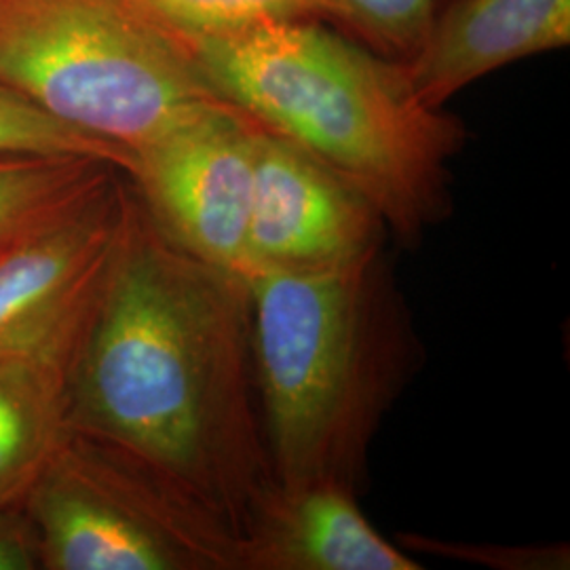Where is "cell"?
<instances>
[{
  "instance_id": "1",
  "label": "cell",
  "mask_w": 570,
  "mask_h": 570,
  "mask_svg": "<svg viewBox=\"0 0 570 570\" xmlns=\"http://www.w3.org/2000/svg\"><path fill=\"white\" fill-rule=\"evenodd\" d=\"M70 428L157 471L237 537L275 484L247 279L165 237L136 188L72 370Z\"/></svg>"
},
{
  "instance_id": "2",
  "label": "cell",
  "mask_w": 570,
  "mask_h": 570,
  "mask_svg": "<svg viewBox=\"0 0 570 570\" xmlns=\"http://www.w3.org/2000/svg\"><path fill=\"white\" fill-rule=\"evenodd\" d=\"M176 45L225 102L355 186L402 247L449 218L450 161L465 127L421 102L402 63L320 21Z\"/></svg>"
},
{
  "instance_id": "3",
  "label": "cell",
  "mask_w": 570,
  "mask_h": 570,
  "mask_svg": "<svg viewBox=\"0 0 570 570\" xmlns=\"http://www.w3.org/2000/svg\"><path fill=\"white\" fill-rule=\"evenodd\" d=\"M275 482L362 492L383 421L425 360L385 245L343 265L247 277Z\"/></svg>"
},
{
  "instance_id": "4",
  "label": "cell",
  "mask_w": 570,
  "mask_h": 570,
  "mask_svg": "<svg viewBox=\"0 0 570 570\" xmlns=\"http://www.w3.org/2000/svg\"><path fill=\"white\" fill-rule=\"evenodd\" d=\"M0 85L131 157L225 102L183 47L122 0H0Z\"/></svg>"
},
{
  "instance_id": "5",
  "label": "cell",
  "mask_w": 570,
  "mask_h": 570,
  "mask_svg": "<svg viewBox=\"0 0 570 570\" xmlns=\"http://www.w3.org/2000/svg\"><path fill=\"white\" fill-rule=\"evenodd\" d=\"M23 505L41 569L239 570V537L218 513L75 429Z\"/></svg>"
},
{
  "instance_id": "6",
  "label": "cell",
  "mask_w": 570,
  "mask_h": 570,
  "mask_svg": "<svg viewBox=\"0 0 570 570\" xmlns=\"http://www.w3.org/2000/svg\"><path fill=\"white\" fill-rule=\"evenodd\" d=\"M258 122L220 102L134 153L129 180L165 237L247 279V226Z\"/></svg>"
},
{
  "instance_id": "7",
  "label": "cell",
  "mask_w": 570,
  "mask_h": 570,
  "mask_svg": "<svg viewBox=\"0 0 570 570\" xmlns=\"http://www.w3.org/2000/svg\"><path fill=\"white\" fill-rule=\"evenodd\" d=\"M131 197L122 174L81 214L0 254V360L75 370Z\"/></svg>"
},
{
  "instance_id": "8",
  "label": "cell",
  "mask_w": 570,
  "mask_h": 570,
  "mask_svg": "<svg viewBox=\"0 0 570 570\" xmlns=\"http://www.w3.org/2000/svg\"><path fill=\"white\" fill-rule=\"evenodd\" d=\"M387 233L355 186L258 122L247 277L258 268L343 265L385 245Z\"/></svg>"
},
{
  "instance_id": "9",
  "label": "cell",
  "mask_w": 570,
  "mask_h": 570,
  "mask_svg": "<svg viewBox=\"0 0 570 570\" xmlns=\"http://www.w3.org/2000/svg\"><path fill=\"white\" fill-rule=\"evenodd\" d=\"M423 569L367 520L357 490L334 482H275L239 532V570Z\"/></svg>"
},
{
  "instance_id": "10",
  "label": "cell",
  "mask_w": 570,
  "mask_h": 570,
  "mask_svg": "<svg viewBox=\"0 0 570 570\" xmlns=\"http://www.w3.org/2000/svg\"><path fill=\"white\" fill-rule=\"evenodd\" d=\"M569 42L570 0H444L402 66L414 96L444 108L490 72Z\"/></svg>"
},
{
  "instance_id": "11",
  "label": "cell",
  "mask_w": 570,
  "mask_h": 570,
  "mask_svg": "<svg viewBox=\"0 0 570 570\" xmlns=\"http://www.w3.org/2000/svg\"><path fill=\"white\" fill-rule=\"evenodd\" d=\"M72 372L0 360V510L20 508L70 438Z\"/></svg>"
},
{
  "instance_id": "12",
  "label": "cell",
  "mask_w": 570,
  "mask_h": 570,
  "mask_svg": "<svg viewBox=\"0 0 570 570\" xmlns=\"http://www.w3.org/2000/svg\"><path fill=\"white\" fill-rule=\"evenodd\" d=\"M122 174L110 161L82 155L0 157V254L81 214Z\"/></svg>"
},
{
  "instance_id": "13",
  "label": "cell",
  "mask_w": 570,
  "mask_h": 570,
  "mask_svg": "<svg viewBox=\"0 0 570 570\" xmlns=\"http://www.w3.org/2000/svg\"><path fill=\"white\" fill-rule=\"evenodd\" d=\"M174 42L214 39L279 21L341 26L332 0H122Z\"/></svg>"
},
{
  "instance_id": "14",
  "label": "cell",
  "mask_w": 570,
  "mask_h": 570,
  "mask_svg": "<svg viewBox=\"0 0 570 570\" xmlns=\"http://www.w3.org/2000/svg\"><path fill=\"white\" fill-rule=\"evenodd\" d=\"M9 155H82L131 169V155L56 121L39 106L0 85V157Z\"/></svg>"
},
{
  "instance_id": "15",
  "label": "cell",
  "mask_w": 570,
  "mask_h": 570,
  "mask_svg": "<svg viewBox=\"0 0 570 570\" xmlns=\"http://www.w3.org/2000/svg\"><path fill=\"white\" fill-rule=\"evenodd\" d=\"M341 28L397 63H406L444 0H332Z\"/></svg>"
},
{
  "instance_id": "16",
  "label": "cell",
  "mask_w": 570,
  "mask_h": 570,
  "mask_svg": "<svg viewBox=\"0 0 570 570\" xmlns=\"http://www.w3.org/2000/svg\"><path fill=\"white\" fill-rule=\"evenodd\" d=\"M395 543L406 551L428 553L446 560H461L492 570H562L569 569L567 543L550 546H489V543H452L428 534L402 532Z\"/></svg>"
},
{
  "instance_id": "17",
  "label": "cell",
  "mask_w": 570,
  "mask_h": 570,
  "mask_svg": "<svg viewBox=\"0 0 570 570\" xmlns=\"http://www.w3.org/2000/svg\"><path fill=\"white\" fill-rule=\"evenodd\" d=\"M41 569L37 532L20 508L0 510V570Z\"/></svg>"
}]
</instances>
